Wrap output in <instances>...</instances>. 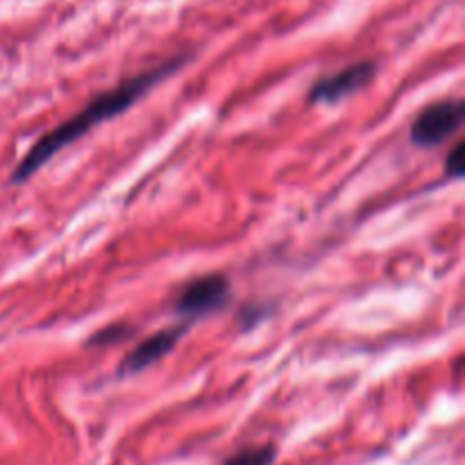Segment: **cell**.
I'll list each match as a JSON object with an SVG mask.
<instances>
[{"mask_svg": "<svg viewBox=\"0 0 465 465\" xmlns=\"http://www.w3.org/2000/svg\"><path fill=\"white\" fill-rule=\"evenodd\" d=\"M377 64L366 59V62H357L352 66L343 68V71L334 73V75H327L322 80H318L316 84L312 86V94H309V100L312 103H339V100L348 98L354 91L363 89L368 82L375 77Z\"/></svg>", "mask_w": 465, "mask_h": 465, "instance_id": "cell-4", "label": "cell"}, {"mask_svg": "<svg viewBox=\"0 0 465 465\" xmlns=\"http://www.w3.org/2000/svg\"><path fill=\"white\" fill-rule=\"evenodd\" d=\"M184 62L186 54L173 57L168 59L166 64H159V66L150 68V71L118 82L114 89L103 91V94L95 95L94 100H89L82 112H77L75 116L64 121L62 125H57L54 130H50L48 134L41 136V139L27 150L25 157L18 162V166L14 168L12 173L14 184H23V182L30 180V177L35 175L41 166H45L59 150H64L66 145H71L73 141L80 139V136L86 134L91 127H95L103 121H109V118L118 116V114L127 112L141 95L148 94V91L153 89V86H157L162 80H166V77L171 75V73H175Z\"/></svg>", "mask_w": 465, "mask_h": 465, "instance_id": "cell-1", "label": "cell"}, {"mask_svg": "<svg viewBox=\"0 0 465 465\" xmlns=\"http://www.w3.org/2000/svg\"><path fill=\"white\" fill-rule=\"evenodd\" d=\"M132 334H134V330L127 325H123V322L121 325H109V327H104V330L95 331L86 345H91V348H94V345H112V343H116V341L130 339Z\"/></svg>", "mask_w": 465, "mask_h": 465, "instance_id": "cell-7", "label": "cell"}, {"mask_svg": "<svg viewBox=\"0 0 465 465\" xmlns=\"http://www.w3.org/2000/svg\"><path fill=\"white\" fill-rule=\"evenodd\" d=\"M227 300H230V282L221 272H212V275H203L189 282L182 289L175 300V312L186 318L184 322H191L195 318L221 312Z\"/></svg>", "mask_w": 465, "mask_h": 465, "instance_id": "cell-3", "label": "cell"}, {"mask_svg": "<svg viewBox=\"0 0 465 465\" xmlns=\"http://www.w3.org/2000/svg\"><path fill=\"white\" fill-rule=\"evenodd\" d=\"M186 330H189V322H182V325H173L166 327V330H159L157 334H150L148 339H143L139 345H134L127 352V357L118 366V375H136V372L145 371L153 363H157L159 359H163L175 348L177 341L182 339V334Z\"/></svg>", "mask_w": 465, "mask_h": 465, "instance_id": "cell-5", "label": "cell"}, {"mask_svg": "<svg viewBox=\"0 0 465 465\" xmlns=\"http://www.w3.org/2000/svg\"><path fill=\"white\" fill-rule=\"evenodd\" d=\"M277 457L275 445H259V448L243 450V452L234 454L232 459H227L225 465H272Z\"/></svg>", "mask_w": 465, "mask_h": 465, "instance_id": "cell-6", "label": "cell"}, {"mask_svg": "<svg viewBox=\"0 0 465 465\" xmlns=\"http://www.w3.org/2000/svg\"><path fill=\"white\" fill-rule=\"evenodd\" d=\"M463 150H465V143L463 141H459V143L452 148V153L448 154V162H445V173H448V177L463 175Z\"/></svg>", "mask_w": 465, "mask_h": 465, "instance_id": "cell-8", "label": "cell"}, {"mask_svg": "<svg viewBox=\"0 0 465 465\" xmlns=\"http://www.w3.org/2000/svg\"><path fill=\"white\" fill-rule=\"evenodd\" d=\"M463 118V100H440V103L430 104L413 123L411 141L420 148H436L461 130Z\"/></svg>", "mask_w": 465, "mask_h": 465, "instance_id": "cell-2", "label": "cell"}]
</instances>
